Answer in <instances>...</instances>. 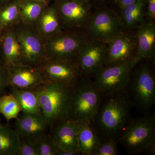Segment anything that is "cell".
Segmentation results:
<instances>
[{"label": "cell", "mask_w": 155, "mask_h": 155, "mask_svg": "<svg viewBox=\"0 0 155 155\" xmlns=\"http://www.w3.org/2000/svg\"><path fill=\"white\" fill-rule=\"evenodd\" d=\"M125 89L103 95L92 124L102 140H119L130 119L133 107Z\"/></svg>", "instance_id": "1"}, {"label": "cell", "mask_w": 155, "mask_h": 155, "mask_svg": "<svg viewBox=\"0 0 155 155\" xmlns=\"http://www.w3.org/2000/svg\"><path fill=\"white\" fill-rule=\"evenodd\" d=\"M74 88L64 84L46 81L34 89L42 115L51 129L68 118Z\"/></svg>", "instance_id": "2"}, {"label": "cell", "mask_w": 155, "mask_h": 155, "mask_svg": "<svg viewBox=\"0 0 155 155\" xmlns=\"http://www.w3.org/2000/svg\"><path fill=\"white\" fill-rule=\"evenodd\" d=\"M125 90L133 107L150 114L155 102V77L150 64L142 61L136 65Z\"/></svg>", "instance_id": "3"}, {"label": "cell", "mask_w": 155, "mask_h": 155, "mask_svg": "<svg viewBox=\"0 0 155 155\" xmlns=\"http://www.w3.org/2000/svg\"><path fill=\"white\" fill-rule=\"evenodd\" d=\"M102 95L91 78L84 76L74 87L68 118L75 123L92 124Z\"/></svg>", "instance_id": "4"}, {"label": "cell", "mask_w": 155, "mask_h": 155, "mask_svg": "<svg viewBox=\"0 0 155 155\" xmlns=\"http://www.w3.org/2000/svg\"><path fill=\"white\" fill-rule=\"evenodd\" d=\"M155 140V115L149 114L130 119L119 142L127 152L137 154L145 151Z\"/></svg>", "instance_id": "5"}, {"label": "cell", "mask_w": 155, "mask_h": 155, "mask_svg": "<svg viewBox=\"0 0 155 155\" xmlns=\"http://www.w3.org/2000/svg\"><path fill=\"white\" fill-rule=\"evenodd\" d=\"M88 38L79 31H63L44 40L46 60L76 61L79 50Z\"/></svg>", "instance_id": "6"}, {"label": "cell", "mask_w": 155, "mask_h": 155, "mask_svg": "<svg viewBox=\"0 0 155 155\" xmlns=\"http://www.w3.org/2000/svg\"><path fill=\"white\" fill-rule=\"evenodd\" d=\"M137 64L132 61L125 64L104 67L90 78L96 88L103 95L120 91L126 88L134 68Z\"/></svg>", "instance_id": "7"}, {"label": "cell", "mask_w": 155, "mask_h": 155, "mask_svg": "<svg viewBox=\"0 0 155 155\" xmlns=\"http://www.w3.org/2000/svg\"><path fill=\"white\" fill-rule=\"evenodd\" d=\"M14 27L21 47L22 64L38 67L46 61L44 39L34 25L20 23Z\"/></svg>", "instance_id": "8"}, {"label": "cell", "mask_w": 155, "mask_h": 155, "mask_svg": "<svg viewBox=\"0 0 155 155\" xmlns=\"http://www.w3.org/2000/svg\"><path fill=\"white\" fill-rule=\"evenodd\" d=\"M85 28L88 38L106 43L125 30L120 17L107 8L93 12Z\"/></svg>", "instance_id": "9"}, {"label": "cell", "mask_w": 155, "mask_h": 155, "mask_svg": "<svg viewBox=\"0 0 155 155\" xmlns=\"http://www.w3.org/2000/svg\"><path fill=\"white\" fill-rule=\"evenodd\" d=\"M63 29L85 28L93 12L90 0H56Z\"/></svg>", "instance_id": "10"}, {"label": "cell", "mask_w": 155, "mask_h": 155, "mask_svg": "<svg viewBox=\"0 0 155 155\" xmlns=\"http://www.w3.org/2000/svg\"><path fill=\"white\" fill-rule=\"evenodd\" d=\"M107 51L106 43L88 37L87 39L76 58L78 65L83 76L91 78L104 66Z\"/></svg>", "instance_id": "11"}, {"label": "cell", "mask_w": 155, "mask_h": 155, "mask_svg": "<svg viewBox=\"0 0 155 155\" xmlns=\"http://www.w3.org/2000/svg\"><path fill=\"white\" fill-rule=\"evenodd\" d=\"M125 30L107 43V56L104 67L129 63L136 55L137 41L135 33Z\"/></svg>", "instance_id": "12"}, {"label": "cell", "mask_w": 155, "mask_h": 155, "mask_svg": "<svg viewBox=\"0 0 155 155\" xmlns=\"http://www.w3.org/2000/svg\"><path fill=\"white\" fill-rule=\"evenodd\" d=\"M38 67L47 81L59 82L73 87L84 76L76 61L46 60Z\"/></svg>", "instance_id": "13"}, {"label": "cell", "mask_w": 155, "mask_h": 155, "mask_svg": "<svg viewBox=\"0 0 155 155\" xmlns=\"http://www.w3.org/2000/svg\"><path fill=\"white\" fill-rule=\"evenodd\" d=\"M8 86L19 89H34L46 81L38 67L21 65L8 67Z\"/></svg>", "instance_id": "14"}, {"label": "cell", "mask_w": 155, "mask_h": 155, "mask_svg": "<svg viewBox=\"0 0 155 155\" xmlns=\"http://www.w3.org/2000/svg\"><path fill=\"white\" fill-rule=\"evenodd\" d=\"M15 129L21 140L37 142L46 134L49 125L40 114H22L15 122Z\"/></svg>", "instance_id": "15"}, {"label": "cell", "mask_w": 155, "mask_h": 155, "mask_svg": "<svg viewBox=\"0 0 155 155\" xmlns=\"http://www.w3.org/2000/svg\"><path fill=\"white\" fill-rule=\"evenodd\" d=\"M51 130V137L59 150L81 155L78 146L76 123L68 118Z\"/></svg>", "instance_id": "16"}, {"label": "cell", "mask_w": 155, "mask_h": 155, "mask_svg": "<svg viewBox=\"0 0 155 155\" xmlns=\"http://www.w3.org/2000/svg\"><path fill=\"white\" fill-rule=\"evenodd\" d=\"M136 29L135 35L137 47L135 58L133 61L138 64L142 61L150 60L154 57V22H145L139 26Z\"/></svg>", "instance_id": "17"}, {"label": "cell", "mask_w": 155, "mask_h": 155, "mask_svg": "<svg viewBox=\"0 0 155 155\" xmlns=\"http://www.w3.org/2000/svg\"><path fill=\"white\" fill-rule=\"evenodd\" d=\"M34 26L39 34L44 40L63 31L56 0L44 10Z\"/></svg>", "instance_id": "18"}, {"label": "cell", "mask_w": 155, "mask_h": 155, "mask_svg": "<svg viewBox=\"0 0 155 155\" xmlns=\"http://www.w3.org/2000/svg\"><path fill=\"white\" fill-rule=\"evenodd\" d=\"M2 58L3 65L7 67L22 64L21 47L14 27L2 32Z\"/></svg>", "instance_id": "19"}, {"label": "cell", "mask_w": 155, "mask_h": 155, "mask_svg": "<svg viewBox=\"0 0 155 155\" xmlns=\"http://www.w3.org/2000/svg\"><path fill=\"white\" fill-rule=\"evenodd\" d=\"M147 0H136L121 11L120 18L125 30L136 29L142 23L147 22Z\"/></svg>", "instance_id": "20"}, {"label": "cell", "mask_w": 155, "mask_h": 155, "mask_svg": "<svg viewBox=\"0 0 155 155\" xmlns=\"http://www.w3.org/2000/svg\"><path fill=\"white\" fill-rule=\"evenodd\" d=\"M76 125L81 155H93L101 140L99 136L91 124L77 123Z\"/></svg>", "instance_id": "21"}, {"label": "cell", "mask_w": 155, "mask_h": 155, "mask_svg": "<svg viewBox=\"0 0 155 155\" xmlns=\"http://www.w3.org/2000/svg\"><path fill=\"white\" fill-rule=\"evenodd\" d=\"M11 88V94L19 102L23 114H41L38 97L34 89Z\"/></svg>", "instance_id": "22"}, {"label": "cell", "mask_w": 155, "mask_h": 155, "mask_svg": "<svg viewBox=\"0 0 155 155\" xmlns=\"http://www.w3.org/2000/svg\"><path fill=\"white\" fill-rule=\"evenodd\" d=\"M20 23L19 0H10L0 7V32Z\"/></svg>", "instance_id": "23"}, {"label": "cell", "mask_w": 155, "mask_h": 155, "mask_svg": "<svg viewBox=\"0 0 155 155\" xmlns=\"http://www.w3.org/2000/svg\"><path fill=\"white\" fill-rule=\"evenodd\" d=\"M48 5L32 0H19L21 23L34 25L43 11Z\"/></svg>", "instance_id": "24"}, {"label": "cell", "mask_w": 155, "mask_h": 155, "mask_svg": "<svg viewBox=\"0 0 155 155\" xmlns=\"http://www.w3.org/2000/svg\"><path fill=\"white\" fill-rule=\"evenodd\" d=\"M20 141L15 129L0 125V155H16Z\"/></svg>", "instance_id": "25"}, {"label": "cell", "mask_w": 155, "mask_h": 155, "mask_svg": "<svg viewBox=\"0 0 155 155\" xmlns=\"http://www.w3.org/2000/svg\"><path fill=\"white\" fill-rule=\"evenodd\" d=\"M22 109L20 104L12 94H4L0 97V113L7 121L17 119Z\"/></svg>", "instance_id": "26"}, {"label": "cell", "mask_w": 155, "mask_h": 155, "mask_svg": "<svg viewBox=\"0 0 155 155\" xmlns=\"http://www.w3.org/2000/svg\"><path fill=\"white\" fill-rule=\"evenodd\" d=\"M38 155H58L60 150L53 141L51 135L46 134L39 140Z\"/></svg>", "instance_id": "27"}, {"label": "cell", "mask_w": 155, "mask_h": 155, "mask_svg": "<svg viewBox=\"0 0 155 155\" xmlns=\"http://www.w3.org/2000/svg\"><path fill=\"white\" fill-rule=\"evenodd\" d=\"M118 142L101 140L93 155H117L119 154Z\"/></svg>", "instance_id": "28"}, {"label": "cell", "mask_w": 155, "mask_h": 155, "mask_svg": "<svg viewBox=\"0 0 155 155\" xmlns=\"http://www.w3.org/2000/svg\"><path fill=\"white\" fill-rule=\"evenodd\" d=\"M38 142L21 140L16 155H38Z\"/></svg>", "instance_id": "29"}, {"label": "cell", "mask_w": 155, "mask_h": 155, "mask_svg": "<svg viewBox=\"0 0 155 155\" xmlns=\"http://www.w3.org/2000/svg\"><path fill=\"white\" fill-rule=\"evenodd\" d=\"M8 68L0 65V97L4 95L6 88L8 87Z\"/></svg>", "instance_id": "30"}, {"label": "cell", "mask_w": 155, "mask_h": 155, "mask_svg": "<svg viewBox=\"0 0 155 155\" xmlns=\"http://www.w3.org/2000/svg\"><path fill=\"white\" fill-rule=\"evenodd\" d=\"M147 22H153L155 18V0H147Z\"/></svg>", "instance_id": "31"}, {"label": "cell", "mask_w": 155, "mask_h": 155, "mask_svg": "<svg viewBox=\"0 0 155 155\" xmlns=\"http://www.w3.org/2000/svg\"><path fill=\"white\" fill-rule=\"evenodd\" d=\"M136 1V0H114V2L121 11L122 9L134 2Z\"/></svg>", "instance_id": "32"}, {"label": "cell", "mask_w": 155, "mask_h": 155, "mask_svg": "<svg viewBox=\"0 0 155 155\" xmlns=\"http://www.w3.org/2000/svg\"><path fill=\"white\" fill-rule=\"evenodd\" d=\"M145 151H147V153L149 155L155 154V140L149 146Z\"/></svg>", "instance_id": "33"}, {"label": "cell", "mask_w": 155, "mask_h": 155, "mask_svg": "<svg viewBox=\"0 0 155 155\" xmlns=\"http://www.w3.org/2000/svg\"><path fill=\"white\" fill-rule=\"evenodd\" d=\"M2 32H0V62H2L3 63L2 58ZM0 65L2 64H0Z\"/></svg>", "instance_id": "34"}, {"label": "cell", "mask_w": 155, "mask_h": 155, "mask_svg": "<svg viewBox=\"0 0 155 155\" xmlns=\"http://www.w3.org/2000/svg\"><path fill=\"white\" fill-rule=\"evenodd\" d=\"M32 1H35V2H38L44 4H46V5H49L50 3L53 0H32ZM55 1V0H54Z\"/></svg>", "instance_id": "35"}, {"label": "cell", "mask_w": 155, "mask_h": 155, "mask_svg": "<svg viewBox=\"0 0 155 155\" xmlns=\"http://www.w3.org/2000/svg\"><path fill=\"white\" fill-rule=\"evenodd\" d=\"M10 1V0H0V7H2Z\"/></svg>", "instance_id": "36"}, {"label": "cell", "mask_w": 155, "mask_h": 155, "mask_svg": "<svg viewBox=\"0 0 155 155\" xmlns=\"http://www.w3.org/2000/svg\"><path fill=\"white\" fill-rule=\"evenodd\" d=\"M91 2V1H94V2H104L106 0H90Z\"/></svg>", "instance_id": "37"}, {"label": "cell", "mask_w": 155, "mask_h": 155, "mask_svg": "<svg viewBox=\"0 0 155 155\" xmlns=\"http://www.w3.org/2000/svg\"><path fill=\"white\" fill-rule=\"evenodd\" d=\"M1 123H0V125H1Z\"/></svg>", "instance_id": "38"}]
</instances>
